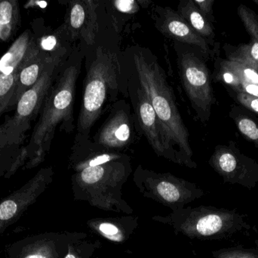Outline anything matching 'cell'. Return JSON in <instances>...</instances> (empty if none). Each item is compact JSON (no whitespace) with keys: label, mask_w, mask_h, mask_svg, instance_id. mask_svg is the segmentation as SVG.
<instances>
[{"label":"cell","mask_w":258,"mask_h":258,"mask_svg":"<svg viewBox=\"0 0 258 258\" xmlns=\"http://www.w3.org/2000/svg\"><path fill=\"white\" fill-rule=\"evenodd\" d=\"M82 57L80 46L74 47L63 63L45 96L30 141L21 151L18 169L21 167L32 169L44 162L57 127L67 133H72L75 129L74 108Z\"/></svg>","instance_id":"cell-1"},{"label":"cell","mask_w":258,"mask_h":258,"mask_svg":"<svg viewBox=\"0 0 258 258\" xmlns=\"http://www.w3.org/2000/svg\"><path fill=\"white\" fill-rule=\"evenodd\" d=\"M133 62L139 86L148 95L159 119L169 161L197 168L189 133L176 105L174 92L162 67L152 56L135 49Z\"/></svg>","instance_id":"cell-2"},{"label":"cell","mask_w":258,"mask_h":258,"mask_svg":"<svg viewBox=\"0 0 258 258\" xmlns=\"http://www.w3.org/2000/svg\"><path fill=\"white\" fill-rule=\"evenodd\" d=\"M68 59L52 62L39 81L21 97L13 115L0 125V178L9 179L18 171L27 132L39 117L45 96Z\"/></svg>","instance_id":"cell-3"},{"label":"cell","mask_w":258,"mask_h":258,"mask_svg":"<svg viewBox=\"0 0 258 258\" xmlns=\"http://www.w3.org/2000/svg\"><path fill=\"white\" fill-rule=\"evenodd\" d=\"M130 157L74 172V198L92 207L129 215L133 210L122 198V187L132 173Z\"/></svg>","instance_id":"cell-4"},{"label":"cell","mask_w":258,"mask_h":258,"mask_svg":"<svg viewBox=\"0 0 258 258\" xmlns=\"http://www.w3.org/2000/svg\"><path fill=\"white\" fill-rule=\"evenodd\" d=\"M119 74L120 68L116 55L98 47L85 77L74 145L90 140L91 131L102 115L109 95H117Z\"/></svg>","instance_id":"cell-5"},{"label":"cell","mask_w":258,"mask_h":258,"mask_svg":"<svg viewBox=\"0 0 258 258\" xmlns=\"http://www.w3.org/2000/svg\"><path fill=\"white\" fill-rule=\"evenodd\" d=\"M153 220L169 226L176 234L200 240L225 239L246 226L235 210L205 206L183 208Z\"/></svg>","instance_id":"cell-6"},{"label":"cell","mask_w":258,"mask_h":258,"mask_svg":"<svg viewBox=\"0 0 258 258\" xmlns=\"http://www.w3.org/2000/svg\"><path fill=\"white\" fill-rule=\"evenodd\" d=\"M182 86L197 118L203 124L209 121L216 103L206 57L197 48L186 44L174 43Z\"/></svg>","instance_id":"cell-7"},{"label":"cell","mask_w":258,"mask_h":258,"mask_svg":"<svg viewBox=\"0 0 258 258\" xmlns=\"http://www.w3.org/2000/svg\"><path fill=\"white\" fill-rule=\"evenodd\" d=\"M134 182L141 193L172 210L204 195L203 189L194 183L178 178L169 173H157L139 165L134 174Z\"/></svg>","instance_id":"cell-8"},{"label":"cell","mask_w":258,"mask_h":258,"mask_svg":"<svg viewBox=\"0 0 258 258\" xmlns=\"http://www.w3.org/2000/svg\"><path fill=\"white\" fill-rule=\"evenodd\" d=\"M39 51L33 30L27 29L0 58V117L9 112L20 73Z\"/></svg>","instance_id":"cell-9"},{"label":"cell","mask_w":258,"mask_h":258,"mask_svg":"<svg viewBox=\"0 0 258 258\" xmlns=\"http://www.w3.org/2000/svg\"><path fill=\"white\" fill-rule=\"evenodd\" d=\"M209 165L227 183L249 189L257 184V162L242 154L233 142L229 145H218Z\"/></svg>","instance_id":"cell-10"},{"label":"cell","mask_w":258,"mask_h":258,"mask_svg":"<svg viewBox=\"0 0 258 258\" xmlns=\"http://www.w3.org/2000/svg\"><path fill=\"white\" fill-rule=\"evenodd\" d=\"M53 176L51 167L42 168L24 186L0 201V235L36 203L53 181Z\"/></svg>","instance_id":"cell-11"},{"label":"cell","mask_w":258,"mask_h":258,"mask_svg":"<svg viewBox=\"0 0 258 258\" xmlns=\"http://www.w3.org/2000/svg\"><path fill=\"white\" fill-rule=\"evenodd\" d=\"M80 233H44L27 236L6 248L5 258H64Z\"/></svg>","instance_id":"cell-12"},{"label":"cell","mask_w":258,"mask_h":258,"mask_svg":"<svg viewBox=\"0 0 258 258\" xmlns=\"http://www.w3.org/2000/svg\"><path fill=\"white\" fill-rule=\"evenodd\" d=\"M154 12L155 27L163 36L173 39L174 42L186 44L197 48L207 59L216 55V50L212 49L178 12L171 8L160 6H156Z\"/></svg>","instance_id":"cell-13"},{"label":"cell","mask_w":258,"mask_h":258,"mask_svg":"<svg viewBox=\"0 0 258 258\" xmlns=\"http://www.w3.org/2000/svg\"><path fill=\"white\" fill-rule=\"evenodd\" d=\"M98 3L95 0L68 2L63 24L72 43L80 40L89 46L95 44L98 31Z\"/></svg>","instance_id":"cell-14"},{"label":"cell","mask_w":258,"mask_h":258,"mask_svg":"<svg viewBox=\"0 0 258 258\" xmlns=\"http://www.w3.org/2000/svg\"><path fill=\"white\" fill-rule=\"evenodd\" d=\"M130 115V108L126 102L119 101L94 136L93 142L104 149L113 151L128 147L132 140Z\"/></svg>","instance_id":"cell-15"},{"label":"cell","mask_w":258,"mask_h":258,"mask_svg":"<svg viewBox=\"0 0 258 258\" xmlns=\"http://www.w3.org/2000/svg\"><path fill=\"white\" fill-rule=\"evenodd\" d=\"M135 93V111L141 131L147 138L149 144L157 156L169 160L162 135V128L148 95L140 86H137Z\"/></svg>","instance_id":"cell-16"},{"label":"cell","mask_w":258,"mask_h":258,"mask_svg":"<svg viewBox=\"0 0 258 258\" xmlns=\"http://www.w3.org/2000/svg\"><path fill=\"white\" fill-rule=\"evenodd\" d=\"M31 29L42 53L52 57L68 58L74 50L64 24L53 30L46 27L42 18H39L32 21Z\"/></svg>","instance_id":"cell-17"},{"label":"cell","mask_w":258,"mask_h":258,"mask_svg":"<svg viewBox=\"0 0 258 258\" xmlns=\"http://www.w3.org/2000/svg\"><path fill=\"white\" fill-rule=\"evenodd\" d=\"M92 231L112 242L122 243L128 240L138 227L137 218L125 216L121 218H95L87 222Z\"/></svg>","instance_id":"cell-18"},{"label":"cell","mask_w":258,"mask_h":258,"mask_svg":"<svg viewBox=\"0 0 258 258\" xmlns=\"http://www.w3.org/2000/svg\"><path fill=\"white\" fill-rule=\"evenodd\" d=\"M63 57H52L39 51L36 56L23 68L18 77L15 94L9 107V112L16 109L17 104L21 97L29 89H31L42 77L44 71L54 61L68 59Z\"/></svg>","instance_id":"cell-19"},{"label":"cell","mask_w":258,"mask_h":258,"mask_svg":"<svg viewBox=\"0 0 258 258\" xmlns=\"http://www.w3.org/2000/svg\"><path fill=\"white\" fill-rule=\"evenodd\" d=\"M179 14L192 27V30L198 33L214 49H216L215 33L213 24L199 10L194 0H182L178 5Z\"/></svg>","instance_id":"cell-20"},{"label":"cell","mask_w":258,"mask_h":258,"mask_svg":"<svg viewBox=\"0 0 258 258\" xmlns=\"http://www.w3.org/2000/svg\"><path fill=\"white\" fill-rule=\"evenodd\" d=\"M21 24L18 0H0V45L16 36Z\"/></svg>","instance_id":"cell-21"},{"label":"cell","mask_w":258,"mask_h":258,"mask_svg":"<svg viewBox=\"0 0 258 258\" xmlns=\"http://www.w3.org/2000/svg\"><path fill=\"white\" fill-rule=\"evenodd\" d=\"M224 51L227 60L251 65L258 68V41L251 38L248 43L240 44L238 46L225 44Z\"/></svg>","instance_id":"cell-22"},{"label":"cell","mask_w":258,"mask_h":258,"mask_svg":"<svg viewBox=\"0 0 258 258\" xmlns=\"http://www.w3.org/2000/svg\"><path fill=\"white\" fill-rule=\"evenodd\" d=\"M100 247L99 241L91 240L86 233H80L70 244L64 258H93Z\"/></svg>","instance_id":"cell-23"},{"label":"cell","mask_w":258,"mask_h":258,"mask_svg":"<svg viewBox=\"0 0 258 258\" xmlns=\"http://www.w3.org/2000/svg\"><path fill=\"white\" fill-rule=\"evenodd\" d=\"M230 116L235 121L240 133L258 147V122L249 115L244 114L240 109L233 107Z\"/></svg>","instance_id":"cell-24"},{"label":"cell","mask_w":258,"mask_h":258,"mask_svg":"<svg viewBox=\"0 0 258 258\" xmlns=\"http://www.w3.org/2000/svg\"><path fill=\"white\" fill-rule=\"evenodd\" d=\"M214 80L230 86L235 92L240 90L242 80L226 62V59L218 58L215 61Z\"/></svg>","instance_id":"cell-25"},{"label":"cell","mask_w":258,"mask_h":258,"mask_svg":"<svg viewBox=\"0 0 258 258\" xmlns=\"http://www.w3.org/2000/svg\"><path fill=\"white\" fill-rule=\"evenodd\" d=\"M237 13L242 21L245 30L251 38L258 41V15L254 11L243 4H240L237 9Z\"/></svg>","instance_id":"cell-26"},{"label":"cell","mask_w":258,"mask_h":258,"mask_svg":"<svg viewBox=\"0 0 258 258\" xmlns=\"http://www.w3.org/2000/svg\"><path fill=\"white\" fill-rule=\"evenodd\" d=\"M226 62L228 66L239 76L242 81L258 85V68L251 65H245V64L227 60V59H226Z\"/></svg>","instance_id":"cell-27"},{"label":"cell","mask_w":258,"mask_h":258,"mask_svg":"<svg viewBox=\"0 0 258 258\" xmlns=\"http://www.w3.org/2000/svg\"><path fill=\"white\" fill-rule=\"evenodd\" d=\"M215 258H258V252L254 250L242 248H224L212 252Z\"/></svg>","instance_id":"cell-28"},{"label":"cell","mask_w":258,"mask_h":258,"mask_svg":"<svg viewBox=\"0 0 258 258\" xmlns=\"http://www.w3.org/2000/svg\"><path fill=\"white\" fill-rule=\"evenodd\" d=\"M110 3L115 10L127 15L137 13L141 8L137 0H115L110 2Z\"/></svg>","instance_id":"cell-29"},{"label":"cell","mask_w":258,"mask_h":258,"mask_svg":"<svg viewBox=\"0 0 258 258\" xmlns=\"http://www.w3.org/2000/svg\"><path fill=\"white\" fill-rule=\"evenodd\" d=\"M236 99L239 104L258 115V98L243 92H236Z\"/></svg>","instance_id":"cell-30"},{"label":"cell","mask_w":258,"mask_h":258,"mask_svg":"<svg viewBox=\"0 0 258 258\" xmlns=\"http://www.w3.org/2000/svg\"><path fill=\"white\" fill-rule=\"evenodd\" d=\"M194 2L199 10L213 24L215 21L213 15V4L215 0H194Z\"/></svg>","instance_id":"cell-31"},{"label":"cell","mask_w":258,"mask_h":258,"mask_svg":"<svg viewBox=\"0 0 258 258\" xmlns=\"http://www.w3.org/2000/svg\"><path fill=\"white\" fill-rule=\"evenodd\" d=\"M239 92H243L247 95L258 98V85L242 81V85H241L240 90Z\"/></svg>","instance_id":"cell-32"},{"label":"cell","mask_w":258,"mask_h":258,"mask_svg":"<svg viewBox=\"0 0 258 258\" xmlns=\"http://www.w3.org/2000/svg\"><path fill=\"white\" fill-rule=\"evenodd\" d=\"M138 1V5L141 8H147L149 5L151 4L152 2L149 1V0H137Z\"/></svg>","instance_id":"cell-33"},{"label":"cell","mask_w":258,"mask_h":258,"mask_svg":"<svg viewBox=\"0 0 258 258\" xmlns=\"http://www.w3.org/2000/svg\"><path fill=\"white\" fill-rule=\"evenodd\" d=\"M253 2H254V3H255L257 6H258V0H254Z\"/></svg>","instance_id":"cell-34"},{"label":"cell","mask_w":258,"mask_h":258,"mask_svg":"<svg viewBox=\"0 0 258 258\" xmlns=\"http://www.w3.org/2000/svg\"><path fill=\"white\" fill-rule=\"evenodd\" d=\"M255 243H256V245H257V248H258V239H257V240L255 241Z\"/></svg>","instance_id":"cell-35"}]
</instances>
